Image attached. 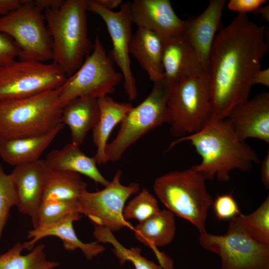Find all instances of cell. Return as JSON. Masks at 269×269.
Here are the masks:
<instances>
[{
    "label": "cell",
    "mask_w": 269,
    "mask_h": 269,
    "mask_svg": "<svg viewBox=\"0 0 269 269\" xmlns=\"http://www.w3.org/2000/svg\"><path fill=\"white\" fill-rule=\"evenodd\" d=\"M103 7L110 10L121 6L123 3L122 0H95Z\"/></svg>",
    "instance_id": "40"
},
{
    "label": "cell",
    "mask_w": 269,
    "mask_h": 269,
    "mask_svg": "<svg viewBox=\"0 0 269 269\" xmlns=\"http://www.w3.org/2000/svg\"><path fill=\"white\" fill-rule=\"evenodd\" d=\"M130 12L137 28L154 32L162 43L183 34L186 24L168 0H134L130 2Z\"/></svg>",
    "instance_id": "14"
},
{
    "label": "cell",
    "mask_w": 269,
    "mask_h": 269,
    "mask_svg": "<svg viewBox=\"0 0 269 269\" xmlns=\"http://www.w3.org/2000/svg\"><path fill=\"white\" fill-rule=\"evenodd\" d=\"M86 0H63L44 10L52 39V62L69 77L81 66L92 50L88 33Z\"/></svg>",
    "instance_id": "3"
},
{
    "label": "cell",
    "mask_w": 269,
    "mask_h": 269,
    "mask_svg": "<svg viewBox=\"0 0 269 269\" xmlns=\"http://www.w3.org/2000/svg\"><path fill=\"white\" fill-rule=\"evenodd\" d=\"M18 197L11 174H6L0 163V239L12 207L17 206Z\"/></svg>",
    "instance_id": "32"
},
{
    "label": "cell",
    "mask_w": 269,
    "mask_h": 269,
    "mask_svg": "<svg viewBox=\"0 0 269 269\" xmlns=\"http://www.w3.org/2000/svg\"><path fill=\"white\" fill-rule=\"evenodd\" d=\"M49 168L44 159L14 166L10 173L18 197L19 211L28 215L34 228Z\"/></svg>",
    "instance_id": "15"
},
{
    "label": "cell",
    "mask_w": 269,
    "mask_h": 269,
    "mask_svg": "<svg viewBox=\"0 0 269 269\" xmlns=\"http://www.w3.org/2000/svg\"><path fill=\"white\" fill-rule=\"evenodd\" d=\"M43 12L34 0H25L18 8L0 17V32L14 41L19 59L41 62L52 60V39Z\"/></svg>",
    "instance_id": "8"
},
{
    "label": "cell",
    "mask_w": 269,
    "mask_h": 269,
    "mask_svg": "<svg viewBox=\"0 0 269 269\" xmlns=\"http://www.w3.org/2000/svg\"><path fill=\"white\" fill-rule=\"evenodd\" d=\"M239 221L247 234L257 242L269 246V196L253 213L241 214Z\"/></svg>",
    "instance_id": "29"
},
{
    "label": "cell",
    "mask_w": 269,
    "mask_h": 269,
    "mask_svg": "<svg viewBox=\"0 0 269 269\" xmlns=\"http://www.w3.org/2000/svg\"><path fill=\"white\" fill-rule=\"evenodd\" d=\"M225 4V0H211L198 16L186 20L183 35L194 49L201 66L208 71L212 46Z\"/></svg>",
    "instance_id": "17"
},
{
    "label": "cell",
    "mask_w": 269,
    "mask_h": 269,
    "mask_svg": "<svg viewBox=\"0 0 269 269\" xmlns=\"http://www.w3.org/2000/svg\"><path fill=\"white\" fill-rule=\"evenodd\" d=\"M67 78L53 62L15 59L0 66V102L58 89Z\"/></svg>",
    "instance_id": "11"
},
{
    "label": "cell",
    "mask_w": 269,
    "mask_h": 269,
    "mask_svg": "<svg viewBox=\"0 0 269 269\" xmlns=\"http://www.w3.org/2000/svg\"><path fill=\"white\" fill-rule=\"evenodd\" d=\"M44 160L51 169L82 174L104 187L110 182L98 169L94 157L86 155L80 146L71 141L60 149L50 151Z\"/></svg>",
    "instance_id": "22"
},
{
    "label": "cell",
    "mask_w": 269,
    "mask_h": 269,
    "mask_svg": "<svg viewBox=\"0 0 269 269\" xmlns=\"http://www.w3.org/2000/svg\"><path fill=\"white\" fill-rule=\"evenodd\" d=\"M25 0H0V17L15 10L20 6Z\"/></svg>",
    "instance_id": "36"
},
{
    "label": "cell",
    "mask_w": 269,
    "mask_h": 269,
    "mask_svg": "<svg viewBox=\"0 0 269 269\" xmlns=\"http://www.w3.org/2000/svg\"><path fill=\"white\" fill-rule=\"evenodd\" d=\"M160 210L156 198L146 188H143L125 206L123 216L127 221L135 219L140 223Z\"/></svg>",
    "instance_id": "31"
},
{
    "label": "cell",
    "mask_w": 269,
    "mask_h": 269,
    "mask_svg": "<svg viewBox=\"0 0 269 269\" xmlns=\"http://www.w3.org/2000/svg\"><path fill=\"white\" fill-rule=\"evenodd\" d=\"M137 240L151 249L163 269H173L172 260L157 247H165L173 240L176 232L174 214L168 210L157 213L134 227Z\"/></svg>",
    "instance_id": "18"
},
{
    "label": "cell",
    "mask_w": 269,
    "mask_h": 269,
    "mask_svg": "<svg viewBox=\"0 0 269 269\" xmlns=\"http://www.w3.org/2000/svg\"><path fill=\"white\" fill-rule=\"evenodd\" d=\"M264 26L239 13L216 34L209 68L213 116L225 119L248 99L255 74L269 51Z\"/></svg>",
    "instance_id": "1"
},
{
    "label": "cell",
    "mask_w": 269,
    "mask_h": 269,
    "mask_svg": "<svg viewBox=\"0 0 269 269\" xmlns=\"http://www.w3.org/2000/svg\"><path fill=\"white\" fill-rule=\"evenodd\" d=\"M209 82V71L201 68L172 86L167 102L172 135L180 138L197 132L211 119Z\"/></svg>",
    "instance_id": "6"
},
{
    "label": "cell",
    "mask_w": 269,
    "mask_h": 269,
    "mask_svg": "<svg viewBox=\"0 0 269 269\" xmlns=\"http://www.w3.org/2000/svg\"><path fill=\"white\" fill-rule=\"evenodd\" d=\"M162 44L163 79L171 86L182 78L203 68L183 34Z\"/></svg>",
    "instance_id": "20"
},
{
    "label": "cell",
    "mask_w": 269,
    "mask_h": 269,
    "mask_svg": "<svg viewBox=\"0 0 269 269\" xmlns=\"http://www.w3.org/2000/svg\"><path fill=\"white\" fill-rule=\"evenodd\" d=\"M74 214H80L78 200L42 201L38 210L36 228L49 225Z\"/></svg>",
    "instance_id": "30"
},
{
    "label": "cell",
    "mask_w": 269,
    "mask_h": 269,
    "mask_svg": "<svg viewBox=\"0 0 269 269\" xmlns=\"http://www.w3.org/2000/svg\"><path fill=\"white\" fill-rule=\"evenodd\" d=\"M122 171L118 169L112 180L101 190L90 192L88 190L78 200L79 212L87 216L94 226H100L116 232L134 227L123 216V210L127 199L139 191L136 182L128 185L122 184Z\"/></svg>",
    "instance_id": "12"
},
{
    "label": "cell",
    "mask_w": 269,
    "mask_h": 269,
    "mask_svg": "<svg viewBox=\"0 0 269 269\" xmlns=\"http://www.w3.org/2000/svg\"><path fill=\"white\" fill-rule=\"evenodd\" d=\"M242 140L269 143V93L263 92L236 106L225 119Z\"/></svg>",
    "instance_id": "16"
},
{
    "label": "cell",
    "mask_w": 269,
    "mask_h": 269,
    "mask_svg": "<svg viewBox=\"0 0 269 269\" xmlns=\"http://www.w3.org/2000/svg\"><path fill=\"white\" fill-rule=\"evenodd\" d=\"M63 0H36L35 4L43 11L47 8L56 7L59 5Z\"/></svg>",
    "instance_id": "39"
},
{
    "label": "cell",
    "mask_w": 269,
    "mask_h": 269,
    "mask_svg": "<svg viewBox=\"0 0 269 269\" xmlns=\"http://www.w3.org/2000/svg\"><path fill=\"white\" fill-rule=\"evenodd\" d=\"M261 175L262 182L266 189L269 188V150L264 158L261 164Z\"/></svg>",
    "instance_id": "37"
},
{
    "label": "cell",
    "mask_w": 269,
    "mask_h": 269,
    "mask_svg": "<svg viewBox=\"0 0 269 269\" xmlns=\"http://www.w3.org/2000/svg\"><path fill=\"white\" fill-rule=\"evenodd\" d=\"M199 241L205 250L221 259V269H269V246L250 237L238 217L232 219L226 233L200 234Z\"/></svg>",
    "instance_id": "10"
},
{
    "label": "cell",
    "mask_w": 269,
    "mask_h": 269,
    "mask_svg": "<svg viewBox=\"0 0 269 269\" xmlns=\"http://www.w3.org/2000/svg\"><path fill=\"white\" fill-rule=\"evenodd\" d=\"M81 217L80 214L72 215L55 223L28 231L27 238L29 241L23 244L25 249L30 251L40 239L53 236L62 241L66 251H72L79 249L87 260L92 259L103 252L105 248L97 241L85 243L78 238L73 224Z\"/></svg>",
    "instance_id": "19"
},
{
    "label": "cell",
    "mask_w": 269,
    "mask_h": 269,
    "mask_svg": "<svg viewBox=\"0 0 269 269\" xmlns=\"http://www.w3.org/2000/svg\"><path fill=\"white\" fill-rule=\"evenodd\" d=\"M99 118L98 99L83 96L72 100L63 107L61 122L69 129L71 142L80 146Z\"/></svg>",
    "instance_id": "24"
},
{
    "label": "cell",
    "mask_w": 269,
    "mask_h": 269,
    "mask_svg": "<svg viewBox=\"0 0 269 269\" xmlns=\"http://www.w3.org/2000/svg\"><path fill=\"white\" fill-rule=\"evenodd\" d=\"M123 79L114 68L99 36L97 35L90 54L78 69L57 89L62 108L72 100L87 96L99 99L113 93Z\"/></svg>",
    "instance_id": "9"
},
{
    "label": "cell",
    "mask_w": 269,
    "mask_h": 269,
    "mask_svg": "<svg viewBox=\"0 0 269 269\" xmlns=\"http://www.w3.org/2000/svg\"><path fill=\"white\" fill-rule=\"evenodd\" d=\"M58 89L0 102V139L42 134L62 124Z\"/></svg>",
    "instance_id": "4"
},
{
    "label": "cell",
    "mask_w": 269,
    "mask_h": 269,
    "mask_svg": "<svg viewBox=\"0 0 269 269\" xmlns=\"http://www.w3.org/2000/svg\"><path fill=\"white\" fill-rule=\"evenodd\" d=\"M45 247L39 244L23 255L21 253L25 249L24 245L17 242L5 253L0 254V269H53L58 267L59 263L47 259Z\"/></svg>",
    "instance_id": "27"
},
{
    "label": "cell",
    "mask_w": 269,
    "mask_h": 269,
    "mask_svg": "<svg viewBox=\"0 0 269 269\" xmlns=\"http://www.w3.org/2000/svg\"><path fill=\"white\" fill-rule=\"evenodd\" d=\"M189 141L201 158V162L191 167L206 180L215 178L228 182L233 170L246 172L261 160L255 150L240 139L226 119L212 116L200 131L176 138L167 150L176 144Z\"/></svg>",
    "instance_id": "2"
},
{
    "label": "cell",
    "mask_w": 269,
    "mask_h": 269,
    "mask_svg": "<svg viewBox=\"0 0 269 269\" xmlns=\"http://www.w3.org/2000/svg\"><path fill=\"white\" fill-rule=\"evenodd\" d=\"M253 86L255 84H262L269 86V69H259L255 74L253 80Z\"/></svg>",
    "instance_id": "38"
},
{
    "label": "cell",
    "mask_w": 269,
    "mask_h": 269,
    "mask_svg": "<svg viewBox=\"0 0 269 269\" xmlns=\"http://www.w3.org/2000/svg\"><path fill=\"white\" fill-rule=\"evenodd\" d=\"M206 180L190 167L162 175L153 184L155 193L161 203L174 215L193 224L200 234L207 232V213L213 202Z\"/></svg>",
    "instance_id": "5"
},
{
    "label": "cell",
    "mask_w": 269,
    "mask_h": 269,
    "mask_svg": "<svg viewBox=\"0 0 269 269\" xmlns=\"http://www.w3.org/2000/svg\"><path fill=\"white\" fill-rule=\"evenodd\" d=\"M130 5V1L123 2L118 11H114L103 7L95 0H86L87 11L99 15L106 25L112 42L113 59L122 71L125 91L133 100L136 98L137 91L129 56L133 36Z\"/></svg>",
    "instance_id": "13"
},
{
    "label": "cell",
    "mask_w": 269,
    "mask_h": 269,
    "mask_svg": "<svg viewBox=\"0 0 269 269\" xmlns=\"http://www.w3.org/2000/svg\"><path fill=\"white\" fill-rule=\"evenodd\" d=\"M267 1L266 0H230L228 7L239 13L246 14L248 12H253Z\"/></svg>",
    "instance_id": "35"
},
{
    "label": "cell",
    "mask_w": 269,
    "mask_h": 269,
    "mask_svg": "<svg viewBox=\"0 0 269 269\" xmlns=\"http://www.w3.org/2000/svg\"><path fill=\"white\" fill-rule=\"evenodd\" d=\"M163 44L154 32L137 28L133 35L129 48L130 54L138 61L153 83L163 78L162 64Z\"/></svg>",
    "instance_id": "25"
},
{
    "label": "cell",
    "mask_w": 269,
    "mask_h": 269,
    "mask_svg": "<svg viewBox=\"0 0 269 269\" xmlns=\"http://www.w3.org/2000/svg\"><path fill=\"white\" fill-rule=\"evenodd\" d=\"M93 235L99 243H110L113 248V252L118 258L121 265L131 262L134 269H163L160 265L147 260L141 254L138 247L128 249L123 246L109 229L100 226H95Z\"/></svg>",
    "instance_id": "28"
},
{
    "label": "cell",
    "mask_w": 269,
    "mask_h": 269,
    "mask_svg": "<svg viewBox=\"0 0 269 269\" xmlns=\"http://www.w3.org/2000/svg\"><path fill=\"white\" fill-rule=\"evenodd\" d=\"M98 102L99 118L92 130L93 141L97 147L94 157L97 164H104L108 162L106 148L110 134L134 106L130 103L117 102L108 96L98 99Z\"/></svg>",
    "instance_id": "23"
},
{
    "label": "cell",
    "mask_w": 269,
    "mask_h": 269,
    "mask_svg": "<svg viewBox=\"0 0 269 269\" xmlns=\"http://www.w3.org/2000/svg\"><path fill=\"white\" fill-rule=\"evenodd\" d=\"M18 53L19 49L12 39L0 32V66L15 60Z\"/></svg>",
    "instance_id": "34"
},
{
    "label": "cell",
    "mask_w": 269,
    "mask_h": 269,
    "mask_svg": "<svg viewBox=\"0 0 269 269\" xmlns=\"http://www.w3.org/2000/svg\"><path fill=\"white\" fill-rule=\"evenodd\" d=\"M87 191V183L80 174L49 168L42 201L77 200Z\"/></svg>",
    "instance_id": "26"
},
{
    "label": "cell",
    "mask_w": 269,
    "mask_h": 269,
    "mask_svg": "<svg viewBox=\"0 0 269 269\" xmlns=\"http://www.w3.org/2000/svg\"><path fill=\"white\" fill-rule=\"evenodd\" d=\"M219 220L232 219L241 214L238 205L232 193L218 195L212 205Z\"/></svg>",
    "instance_id": "33"
},
{
    "label": "cell",
    "mask_w": 269,
    "mask_h": 269,
    "mask_svg": "<svg viewBox=\"0 0 269 269\" xmlns=\"http://www.w3.org/2000/svg\"><path fill=\"white\" fill-rule=\"evenodd\" d=\"M171 87L163 79L154 82L148 95L139 105L133 107L121 122L115 138L107 145L108 161L119 160L125 152L145 134L168 124L167 102Z\"/></svg>",
    "instance_id": "7"
},
{
    "label": "cell",
    "mask_w": 269,
    "mask_h": 269,
    "mask_svg": "<svg viewBox=\"0 0 269 269\" xmlns=\"http://www.w3.org/2000/svg\"><path fill=\"white\" fill-rule=\"evenodd\" d=\"M64 126L62 124L53 130L40 135L0 139V157L14 166L37 161Z\"/></svg>",
    "instance_id": "21"
},
{
    "label": "cell",
    "mask_w": 269,
    "mask_h": 269,
    "mask_svg": "<svg viewBox=\"0 0 269 269\" xmlns=\"http://www.w3.org/2000/svg\"><path fill=\"white\" fill-rule=\"evenodd\" d=\"M255 14H259L262 15V16L265 18L267 20L269 21V4L265 6H261L257 9H256L254 12Z\"/></svg>",
    "instance_id": "41"
}]
</instances>
